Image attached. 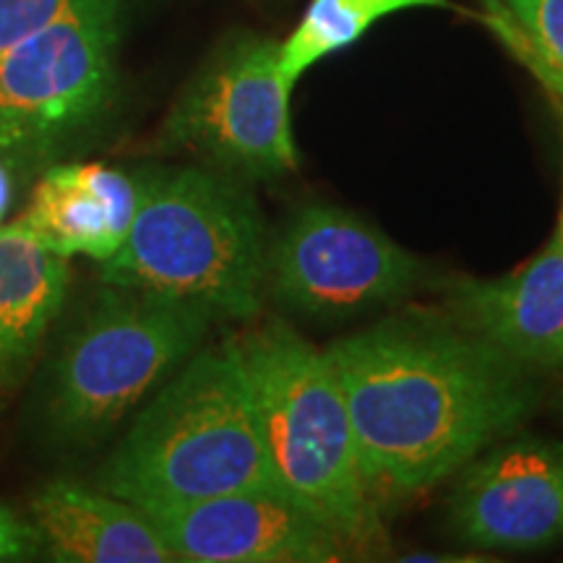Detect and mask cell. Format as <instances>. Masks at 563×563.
Segmentation results:
<instances>
[{"label": "cell", "mask_w": 563, "mask_h": 563, "mask_svg": "<svg viewBox=\"0 0 563 563\" xmlns=\"http://www.w3.org/2000/svg\"><path fill=\"white\" fill-rule=\"evenodd\" d=\"M373 496L407 498L460 473L538 410V371L449 311L407 308L327 347Z\"/></svg>", "instance_id": "cell-1"}, {"label": "cell", "mask_w": 563, "mask_h": 563, "mask_svg": "<svg viewBox=\"0 0 563 563\" xmlns=\"http://www.w3.org/2000/svg\"><path fill=\"white\" fill-rule=\"evenodd\" d=\"M235 342L277 490L329 527L350 553L382 548V504L365 481L327 350H316L282 319L251 327Z\"/></svg>", "instance_id": "cell-2"}, {"label": "cell", "mask_w": 563, "mask_h": 563, "mask_svg": "<svg viewBox=\"0 0 563 563\" xmlns=\"http://www.w3.org/2000/svg\"><path fill=\"white\" fill-rule=\"evenodd\" d=\"M100 485L141 511L272 490L256 407L235 336L196 350L102 467Z\"/></svg>", "instance_id": "cell-3"}, {"label": "cell", "mask_w": 563, "mask_h": 563, "mask_svg": "<svg viewBox=\"0 0 563 563\" xmlns=\"http://www.w3.org/2000/svg\"><path fill=\"white\" fill-rule=\"evenodd\" d=\"M133 224L102 282L191 300L217 319L251 321L266 298L262 209L241 178L214 167H157L136 178Z\"/></svg>", "instance_id": "cell-4"}, {"label": "cell", "mask_w": 563, "mask_h": 563, "mask_svg": "<svg viewBox=\"0 0 563 563\" xmlns=\"http://www.w3.org/2000/svg\"><path fill=\"white\" fill-rule=\"evenodd\" d=\"M217 316L199 302L108 285L53 368L47 420L63 441L112 428L201 347Z\"/></svg>", "instance_id": "cell-5"}, {"label": "cell", "mask_w": 563, "mask_h": 563, "mask_svg": "<svg viewBox=\"0 0 563 563\" xmlns=\"http://www.w3.org/2000/svg\"><path fill=\"white\" fill-rule=\"evenodd\" d=\"M123 0H81L0 53V152L42 159L87 129L115 91Z\"/></svg>", "instance_id": "cell-6"}, {"label": "cell", "mask_w": 563, "mask_h": 563, "mask_svg": "<svg viewBox=\"0 0 563 563\" xmlns=\"http://www.w3.org/2000/svg\"><path fill=\"white\" fill-rule=\"evenodd\" d=\"M292 84L279 70V42L243 32L196 70L162 125L167 150L191 152L243 180L298 170L290 123Z\"/></svg>", "instance_id": "cell-7"}, {"label": "cell", "mask_w": 563, "mask_h": 563, "mask_svg": "<svg viewBox=\"0 0 563 563\" xmlns=\"http://www.w3.org/2000/svg\"><path fill=\"white\" fill-rule=\"evenodd\" d=\"M422 279V258L332 203L295 209L266 251V295L302 316L368 311L407 298Z\"/></svg>", "instance_id": "cell-8"}, {"label": "cell", "mask_w": 563, "mask_h": 563, "mask_svg": "<svg viewBox=\"0 0 563 563\" xmlns=\"http://www.w3.org/2000/svg\"><path fill=\"white\" fill-rule=\"evenodd\" d=\"M456 538L483 551H543L563 538V441L504 439L460 470L449 501Z\"/></svg>", "instance_id": "cell-9"}, {"label": "cell", "mask_w": 563, "mask_h": 563, "mask_svg": "<svg viewBox=\"0 0 563 563\" xmlns=\"http://www.w3.org/2000/svg\"><path fill=\"white\" fill-rule=\"evenodd\" d=\"M178 561L329 563L347 548L282 493L243 490L144 511Z\"/></svg>", "instance_id": "cell-10"}, {"label": "cell", "mask_w": 563, "mask_h": 563, "mask_svg": "<svg viewBox=\"0 0 563 563\" xmlns=\"http://www.w3.org/2000/svg\"><path fill=\"white\" fill-rule=\"evenodd\" d=\"M443 306L470 332L532 371L563 368V245L543 249L501 277H452Z\"/></svg>", "instance_id": "cell-11"}, {"label": "cell", "mask_w": 563, "mask_h": 563, "mask_svg": "<svg viewBox=\"0 0 563 563\" xmlns=\"http://www.w3.org/2000/svg\"><path fill=\"white\" fill-rule=\"evenodd\" d=\"M136 203V178L121 170L97 162L58 165L42 175L16 224L55 256L102 264L123 245Z\"/></svg>", "instance_id": "cell-12"}, {"label": "cell", "mask_w": 563, "mask_h": 563, "mask_svg": "<svg viewBox=\"0 0 563 563\" xmlns=\"http://www.w3.org/2000/svg\"><path fill=\"white\" fill-rule=\"evenodd\" d=\"M26 519L42 555L60 563H175V553L144 511L68 481L45 485Z\"/></svg>", "instance_id": "cell-13"}, {"label": "cell", "mask_w": 563, "mask_h": 563, "mask_svg": "<svg viewBox=\"0 0 563 563\" xmlns=\"http://www.w3.org/2000/svg\"><path fill=\"white\" fill-rule=\"evenodd\" d=\"M68 279V258L42 249L19 224L0 228V405L32 368Z\"/></svg>", "instance_id": "cell-14"}, {"label": "cell", "mask_w": 563, "mask_h": 563, "mask_svg": "<svg viewBox=\"0 0 563 563\" xmlns=\"http://www.w3.org/2000/svg\"><path fill=\"white\" fill-rule=\"evenodd\" d=\"M410 9H449V0H311L298 26L279 42V70L298 84L308 68L347 51L378 21Z\"/></svg>", "instance_id": "cell-15"}, {"label": "cell", "mask_w": 563, "mask_h": 563, "mask_svg": "<svg viewBox=\"0 0 563 563\" xmlns=\"http://www.w3.org/2000/svg\"><path fill=\"white\" fill-rule=\"evenodd\" d=\"M485 24L522 66L563 74V0H488Z\"/></svg>", "instance_id": "cell-16"}, {"label": "cell", "mask_w": 563, "mask_h": 563, "mask_svg": "<svg viewBox=\"0 0 563 563\" xmlns=\"http://www.w3.org/2000/svg\"><path fill=\"white\" fill-rule=\"evenodd\" d=\"M81 0H0V53L45 30Z\"/></svg>", "instance_id": "cell-17"}, {"label": "cell", "mask_w": 563, "mask_h": 563, "mask_svg": "<svg viewBox=\"0 0 563 563\" xmlns=\"http://www.w3.org/2000/svg\"><path fill=\"white\" fill-rule=\"evenodd\" d=\"M37 555H42V548L30 519L19 517L11 506L0 504V563L32 561Z\"/></svg>", "instance_id": "cell-18"}, {"label": "cell", "mask_w": 563, "mask_h": 563, "mask_svg": "<svg viewBox=\"0 0 563 563\" xmlns=\"http://www.w3.org/2000/svg\"><path fill=\"white\" fill-rule=\"evenodd\" d=\"M530 74L538 79L540 84H543L548 95L553 97L555 102L563 104V74H559V70H551V68H543V66H525Z\"/></svg>", "instance_id": "cell-19"}, {"label": "cell", "mask_w": 563, "mask_h": 563, "mask_svg": "<svg viewBox=\"0 0 563 563\" xmlns=\"http://www.w3.org/2000/svg\"><path fill=\"white\" fill-rule=\"evenodd\" d=\"M9 203H11V178L9 173H5L3 162H0V222H3L5 211H9Z\"/></svg>", "instance_id": "cell-20"}, {"label": "cell", "mask_w": 563, "mask_h": 563, "mask_svg": "<svg viewBox=\"0 0 563 563\" xmlns=\"http://www.w3.org/2000/svg\"><path fill=\"white\" fill-rule=\"evenodd\" d=\"M555 110H559V123H561V136H563V104L555 102ZM555 241H559L563 245V203H561V214H559V224H555L553 230Z\"/></svg>", "instance_id": "cell-21"}]
</instances>
